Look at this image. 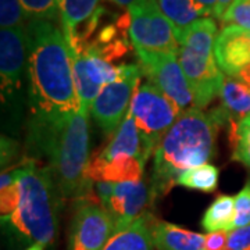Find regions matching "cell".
<instances>
[{"label": "cell", "instance_id": "6", "mask_svg": "<svg viewBox=\"0 0 250 250\" xmlns=\"http://www.w3.org/2000/svg\"><path fill=\"white\" fill-rule=\"evenodd\" d=\"M128 113L141 134L156 147L182 111L152 82H143L135 89Z\"/></svg>", "mask_w": 250, "mask_h": 250}, {"label": "cell", "instance_id": "12", "mask_svg": "<svg viewBox=\"0 0 250 250\" xmlns=\"http://www.w3.org/2000/svg\"><path fill=\"white\" fill-rule=\"evenodd\" d=\"M153 199L152 187H149L143 179L134 182H113L111 195L102 206L113 217L117 232L146 213V208Z\"/></svg>", "mask_w": 250, "mask_h": 250}, {"label": "cell", "instance_id": "28", "mask_svg": "<svg viewBox=\"0 0 250 250\" xmlns=\"http://www.w3.org/2000/svg\"><path fill=\"white\" fill-rule=\"evenodd\" d=\"M20 193H18L17 182L6 189H0V213L1 217L11 215L18 206Z\"/></svg>", "mask_w": 250, "mask_h": 250}, {"label": "cell", "instance_id": "7", "mask_svg": "<svg viewBox=\"0 0 250 250\" xmlns=\"http://www.w3.org/2000/svg\"><path fill=\"white\" fill-rule=\"evenodd\" d=\"M142 68L138 64H123L121 75L114 82L106 85L95 99L90 114L96 124L106 132H116L129 111L135 89L141 83Z\"/></svg>", "mask_w": 250, "mask_h": 250}, {"label": "cell", "instance_id": "27", "mask_svg": "<svg viewBox=\"0 0 250 250\" xmlns=\"http://www.w3.org/2000/svg\"><path fill=\"white\" fill-rule=\"evenodd\" d=\"M235 202V218H233V229L250 225V181L239 190Z\"/></svg>", "mask_w": 250, "mask_h": 250}, {"label": "cell", "instance_id": "35", "mask_svg": "<svg viewBox=\"0 0 250 250\" xmlns=\"http://www.w3.org/2000/svg\"><path fill=\"white\" fill-rule=\"evenodd\" d=\"M45 249V246L43 245H41V243H34L32 246H29L27 250H43Z\"/></svg>", "mask_w": 250, "mask_h": 250}, {"label": "cell", "instance_id": "25", "mask_svg": "<svg viewBox=\"0 0 250 250\" xmlns=\"http://www.w3.org/2000/svg\"><path fill=\"white\" fill-rule=\"evenodd\" d=\"M224 27H238L250 31V0H235L220 18Z\"/></svg>", "mask_w": 250, "mask_h": 250}, {"label": "cell", "instance_id": "3", "mask_svg": "<svg viewBox=\"0 0 250 250\" xmlns=\"http://www.w3.org/2000/svg\"><path fill=\"white\" fill-rule=\"evenodd\" d=\"M89 111H80L54 123H32L29 138L32 146L50 159V168L59 193L78 200L99 199L93 181L86 177L89 167Z\"/></svg>", "mask_w": 250, "mask_h": 250}, {"label": "cell", "instance_id": "31", "mask_svg": "<svg viewBox=\"0 0 250 250\" xmlns=\"http://www.w3.org/2000/svg\"><path fill=\"white\" fill-rule=\"evenodd\" d=\"M232 160L239 161L250 168V145H236L233 147Z\"/></svg>", "mask_w": 250, "mask_h": 250}, {"label": "cell", "instance_id": "24", "mask_svg": "<svg viewBox=\"0 0 250 250\" xmlns=\"http://www.w3.org/2000/svg\"><path fill=\"white\" fill-rule=\"evenodd\" d=\"M27 13L28 20L62 21L59 0H20Z\"/></svg>", "mask_w": 250, "mask_h": 250}, {"label": "cell", "instance_id": "33", "mask_svg": "<svg viewBox=\"0 0 250 250\" xmlns=\"http://www.w3.org/2000/svg\"><path fill=\"white\" fill-rule=\"evenodd\" d=\"M233 1H235V0H217V6H215L213 17L218 18V20H220V18L224 16V13L228 10V7L232 4Z\"/></svg>", "mask_w": 250, "mask_h": 250}, {"label": "cell", "instance_id": "23", "mask_svg": "<svg viewBox=\"0 0 250 250\" xmlns=\"http://www.w3.org/2000/svg\"><path fill=\"white\" fill-rule=\"evenodd\" d=\"M218 177H220V171L217 167H214L213 164H203L195 168L184 171L179 175L177 185L205 193H211L218 187Z\"/></svg>", "mask_w": 250, "mask_h": 250}, {"label": "cell", "instance_id": "15", "mask_svg": "<svg viewBox=\"0 0 250 250\" xmlns=\"http://www.w3.org/2000/svg\"><path fill=\"white\" fill-rule=\"evenodd\" d=\"M154 149L156 147L138 129L134 117L128 113L106 147L95 159L99 161H110L117 157H134L146 163Z\"/></svg>", "mask_w": 250, "mask_h": 250}, {"label": "cell", "instance_id": "22", "mask_svg": "<svg viewBox=\"0 0 250 250\" xmlns=\"http://www.w3.org/2000/svg\"><path fill=\"white\" fill-rule=\"evenodd\" d=\"M235 218V202L232 196L220 195L208 206L202 218V228L206 232H229L233 229Z\"/></svg>", "mask_w": 250, "mask_h": 250}, {"label": "cell", "instance_id": "4", "mask_svg": "<svg viewBox=\"0 0 250 250\" xmlns=\"http://www.w3.org/2000/svg\"><path fill=\"white\" fill-rule=\"evenodd\" d=\"M20 200L16 211L1 217L13 231L27 241L47 246L57 233V187L50 167L38 168L25 160L14 168ZM60 195V193H59Z\"/></svg>", "mask_w": 250, "mask_h": 250}, {"label": "cell", "instance_id": "34", "mask_svg": "<svg viewBox=\"0 0 250 250\" xmlns=\"http://www.w3.org/2000/svg\"><path fill=\"white\" fill-rule=\"evenodd\" d=\"M110 1L116 3L117 6H120V7H129L135 0H110Z\"/></svg>", "mask_w": 250, "mask_h": 250}, {"label": "cell", "instance_id": "18", "mask_svg": "<svg viewBox=\"0 0 250 250\" xmlns=\"http://www.w3.org/2000/svg\"><path fill=\"white\" fill-rule=\"evenodd\" d=\"M152 218L150 211L143 213L131 225L113 233L102 250H153Z\"/></svg>", "mask_w": 250, "mask_h": 250}, {"label": "cell", "instance_id": "11", "mask_svg": "<svg viewBox=\"0 0 250 250\" xmlns=\"http://www.w3.org/2000/svg\"><path fill=\"white\" fill-rule=\"evenodd\" d=\"M72 70L81 106L88 111L100 90L121 75V65H113L93 46L82 49L80 53H72Z\"/></svg>", "mask_w": 250, "mask_h": 250}, {"label": "cell", "instance_id": "1", "mask_svg": "<svg viewBox=\"0 0 250 250\" xmlns=\"http://www.w3.org/2000/svg\"><path fill=\"white\" fill-rule=\"evenodd\" d=\"M27 34L32 123H54L80 111L71 47L64 31L53 21L29 20Z\"/></svg>", "mask_w": 250, "mask_h": 250}, {"label": "cell", "instance_id": "20", "mask_svg": "<svg viewBox=\"0 0 250 250\" xmlns=\"http://www.w3.org/2000/svg\"><path fill=\"white\" fill-rule=\"evenodd\" d=\"M221 107L229 121H241L250 114V88L236 77H224L220 92Z\"/></svg>", "mask_w": 250, "mask_h": 250}, {"label": "cell", "instance_id": "17", "mask_svg": "<svg viewBox=\"0 0 250 250\" xmlns=\"http://www.w3.org/2000/svg\"><path fill=\"white\" fill-rule=\"evenodd\" d=\"M143 168L145 163L134 157H117L110 161L93 159L86 170V177L95 182H134L142 179Z\"/></svg>", "mask_w": 250, "mask_h": 250}, {"label": "cell", "instance_id": "16", "mask_svg": "<svg viewBox=\"0 0 250 250\" xmlns=\"http://www.w3.org/2000/svg\"><path fill=\"white\" fill-rule=\"evenodd\" d=\"M153 246L157 250H206V236L181 228L153 215L150 224Z\"/></svg>", "mask_w": 250, "mask_h": 250}, {"label": "cell", "instance_id": "30", "mask_svg": "<svg viewBox=\"0 0 250 250\" xmlns=\"http://www.w3.org/2000/svg\"><path fill=\"white\" fill-rule=\"evenodd\" d=\"M228 232L218 231L206 235V250H229L227 246Z\"/></svg>", "mask_w": 250, "mask_h": 250}, {"label": "cell", "instance_id": "5", "mask_svg": "<svg viewBox=\"0 0 250 250\" xmlns=\"http://www.w3.org/2000/svg\"><path fill=\"white\" fill-rule=\"evenodd\" d=\"M129 38L135 49L178 53L179 43L157 0H135L128 7Z\"/></svg>", "mask_w": 250, "mask_h": 250}, {"label": "cell", "instance_id": "10", "mask_svg": "<svg viewBox=\"0 0 250 250\" xmlns=\"http://www.w3.org/2000/svg\"><path fill=\"white\" fill-rule=\"evenodd\" d=\"M114 232V220L99 199L78 200L68 235V250H102Z\"/></svg>", "mask_w": 250, "mask_h": 250}, {"label": "cell", "instance_id": "13", "mask_svg": "<svg viewBox=\"0 0 250 250\" xmlns=\"http://www.w3.org/2000/svg\"><path fill=\"white\" fill-rule=\"evenodd\" d=\"M28 65L27 25L1 28L0 31V77L1 95H11L20 88L24 70Z\"/></svg>", "mask_w": 250, "mask_h": 250}, {"label": "cell", "instance_id": "8", "mask_svg": "<svg viewBox=\"0 0 250 250\" xmlns=\"http://www.w3.org/2000/svg\"><path fill=\"white\" fill-rule=\"evenodd\" d=\"M136 56L141 62L139 65L143 75H146L154 86L170 98L181 111L195 107V98L179 64L178 53L136 49Z\"/></svg>", "mask_w": 250, "mask_h": 250}, {"label": "cell", "instance_id": "21", "mask_svg": "<svg viewBox=\"0 0 250 250\" xmlns=\"http://www.w3.org/2000/svg\"><path fill=\"white\" fill-rule=\"evenodd\" d=\"M161 11L168 18L174 28L175 36L200 18H206L205 13L195 0H157Z\"/></svg>", "mask_w": 250, "mask_h": 250}, {"label": "cell", "instance_id": "32", "mask_svg": "<svg viewBox=\"0 0 250 250\" xmlns=\"http://www.w3.org/2000/svg\"><path fill=\"white\" fill-rule=\"evenodd\" d=\"M196 4L202 9V11L205 13L206 17L213 16L214 14V9L217 6V0H195Z\"/></svg>", "mask_w": 250, "mask_h": 250}, {"label": "cell", "instance_id": "9", "mask_svg": "<svg viewBox=\"0 0 250 250\" xmlns=\"http://www.w3.org/2000/svg\"><path fill=\"white\" fill-rule=\"evenodd\" d=\"M178 60L195 98V107H206L220 96L223 71L215 62L214 47L179 46Z\"/></svg>", "mask_w": 250, "mask_h": 250}, {"label": "cell", "instance_id": "26", "mask_svg": "<svg viewBox=\"0 0 250 250\" xmlns=\"http://www.w3.org/2000/svg\"><path fill=\"white\" fill-rule=\"evenodd\" d=\"M27 17V13L20 0H0L1 28L25 27Z\"/></svg>", "mask_w": 250, "mask_h": 250}, {"label": "cell", "instance_id": "29", "mask_svg": "<svg viewBox=\"0 0 250 250\" xmlns=\"http://www.w3.org/2000/svg\"><path fill=\"white\" fill-rule=\"evenodd\" d=\"M227 246L229 250H250V225L229 231Z\"/></svg>", "mask_w": 250, "mask_h": 250}, {"label": "cell", "instance_id": "19", "mask_svg": "<svg viewBox=\"0 0 250 250\" xmlns=\"http://www.w3.org/2000/svg\"><path fill=\"white\" fill-rule=\"evenodd\" d=\"M102 0H59L62 31L68 45H71L80 28L89 24L99 13Z\"/></svg>", "mask_w": 250, "mask_h": 250}, {"label": "cell", "instance_id": "2", "mask_svg": "<svg viewBox=\"0 0 250 250\" xmlns=\"http://www.w3.org/2000/svg\"><path fill=\"white\" fill-rule=\"evenodd\" d=\"M224 124L228 117L223 107L208 113L190 107L181 113L154 149L150 181L154 199L167 195L184 171L214 159L215 139Z\"/></svg>", "mask_w": 250, "mask_h": 250}, {"label": "cell", "instance_id": "14", "mask_svg": "<svg viewBox=\"0 0 250 250\" xmlns=\"http://www.w3.org/2000/svg\"><path fill=\"white\" fill-rule=\"evenodd\" d=\"M214 56L221 71L236 77L250 64V31L224 27L215 39Z\"/></svg>", "mask_w": 250, "mask_h": 250}]
</instances>
